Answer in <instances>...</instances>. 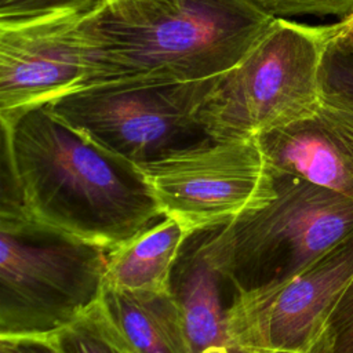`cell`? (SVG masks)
Masks as SVG:
<instances>
[{"mask_svg": "<svg viewBox=\"0 0 353 353\" xmlns=\"http://www.w3.org/2000/svg\"><path fill=\"white\" fill-rule=\"evenodd\" d=\"M52 336L63 353H135L98 302Z\"/></svg>", "mask_w": 353, "mask_h": 353, "instance_id": "15", "label": "cell"}, {"mask_svg": "<svg viewBox=\"0 0 353 353\" xmlns=\"http://www.w3.org/2000/svg\"><path fill=\"white\" fill-rule=\"evenodd\" d=\"M353 279V230L288 281L233 294L229 335L241 353H309L328 314Z\"/></svg>", "mask_w": 353, "mask_h": 353, "instance_id": "8", "label": "cell"}, {"mask_svg": "<svg viewBox=\"0 0 353 353\" xmlns=\"http://www.w3.org/2000/svg\"><path fill=\"white\" fill-rule=\"evenodd\" d=\"M309 353H353V279L328 314Z\"/></svg>", "mask_w": 353, "mask_h": 353, "instance_id": "16", "label": "cell"}, {"mask_svg": "<svg viewBox=\"0 0 353 353\" xmlns=\"http://www.w3.org/2000/svg\"><path fill=\"white\" fill-rule=\"evenodd\" d=\"M274 171L306 179L353 200V116L321 102L299 120L256 137Z\"/></svg>", "mask_w": 353, "mask_h": 353, "instance_id": "10", "label": "cell"}, {"mask_svg": "<svg viewBox=\"0 0 353 353\" xmlns=\"http://www.w3.org/2000/svg\"><path fill=\"white\" fill-rule=\"evenodd\" d=\"M137 165L163 214L192 236L219 229L276 197V172L256 138L210 139Z\"/></svg>", "mask_w": 353, "mask_h": 353, "instance_id": "7", "label": "cell"}, {"mask_svg": "<svg viewBox=\"0 0 353 353\" xmlns=\"http://www.w3.org/2000/svg\"><path fill=\"white\" fill-rule=\"evenodd\" d=\"M261 353H299V352H292V350H269V352H261Z\"/></svg>", "mask_w": 353, "mask_h": 353, "instance_id": "21", "label": "cell"}, {"mask_svg": "<svg viewBox=\"0 0 353 353\" xmlns=\"http://www.w3.org/2000/svg\"><path fill=\"white\" fill-rule=\"evenodd\" d=\"M109 252L30 218H0V336L52 335L85 313Z\"/></svg>", "mask_w": 353, "mask_h": 353, "instance_id": "5", "label": "cell"}, {"mask_svg": "<svg viewBox=\"0 0 353 353\" xmlns=\"http://www.w3.org/2000/svg\"><path fill=\"white\" fill-rule=\"evenodd\" d=\"M273 19L250 0L98 1L77 22L83 87L215 77L237 63Z\"/></svg>", "mask_w": 353, "mask_h": 353, "instance_id": "2", "label": "cell"}, {"mask_svg": "<svg viewBox=\"0 0 353 353\" xmlns=\"http://www.w3.org/2000/svg\"><path fill=\"white\" fill-rule=\"evenodd\" d=\"M225 279L204 255L199 233L178 258L171 277V294L178 305L189 353H241L228 330L232 295Z\"/></svg>", "mask_w": 353, "mask_h": 353, "instance_id": "11", "label": "cell"}, {"mask_svg": "<svg viewBox=\"0 0 353 353\" xmlns=\"http://www.w3.org/2000/svg\"><path fill=\"white\" fill-rule=\"evenodd\" d=\"M192 234L164 216L121 245L110 250L105 284L134 294H165L178 258Z\"/></svg>", "mask_w": 353, "mask_h": 353, "instance_id": "12", "label": "cell"}, {"mask_svg": "<svg viewBox=\"0 0 353 353\" xmlns=\"http://www.w3.org/2000/svg\"><path fill=\"white\" fill-rule=\"evenodd\" d=\"M346 33L353 39V17L347 21V28H346Z\"/></svg>", "mask_w": 353, "mask_h": 353, "instance_id": "20", "label": "cell"}, {"mask_svg": "<svg viewBox=\"0 0 353 353\" xmlns=\"http://www.w3.org/2000/svg\"><path fill=\"white\" fill-rule=\"evenodd\" d=\"M347 21L328 40L319 70L321 102L353 116V39L346 33Z\"/></svg>", "mask_w": 353, "mask_h": 353, "instance_id": "14", "label": "cell"}, {"mask_svg": "<svg viewBox=\"0 0 353 353\" xmlns=\"http://www.w3.org/2000/svg\"><path fill=\"white\" fill-rule=\"evenodd\" d=\"M0 124L1 152L32 221L113 250L165 216L137 164L72 128L47 103Z\"/></svg>", "mask_w": 353, "mask_h": 353, "instance_id": "1", "label": "cell"}, {"mask_svg": "<svg viewBox=\"0 0 353 353\" xmlns=\"http://www.w3.org/2000/svg\"><path fill=\"white\" fill-rule=\"evenodd\" d=\"M98 1H103V0H98ZM98 1H97V3H98Z\"/></svg>", "mask_w": 353, "mask_h": 353, "instance_id": "22", "label": "cell"}, {"mask_svg": "<svg viewBox=\"0 0 353 353\" xmlns=\"http://www.w3.org/2000/svg\"><path fill=\"white\" fill-rule=\"evenodd\" d=\"M276 172V197L215 230L200 247L233 294L283 284L353 230V200Z\"/></svg>", "mask_w": 353, "mask_h": 353, "instance_id": "3", "label": "cell"}, {"mask_svg": "<svg viewBox=\"0 0 353 353\" xmlns=\"http://www.w3.org/2000/svg\"><path fill=\"white\" fill-rule=\"evenodd\" d=\"M0 353H63L52 335L0 336Z\"/></svg>", "mask_w": 353, "mask_h": 353, "instance_id": "19", "label": "cell"}, {"mask_svg": "<svg viewBox=\"0 0 353 353\" xmlns=\"http://www.w3.org/2000/svg\"><path fill=\"white\" fill-rule=\"evenodd\" d=\"M343 21L310 26L274 18L230 69L218 74L196 117L214 141L252 139L314 113L319 70L328 40Z\"/></svg>", "mask_w": 353, "mask_h": 353, "instance_id": "4", "label": "cell"}, {"mask_svg": "<svg viewBox=\"0 0 353 353\" xmlns=\"http://www.w3.org/2000/svg\"><path fill=\"white\" fill-rule=\"evenodd\" d=\"M215 77L94 84L66 92L47 106L101 148L142 164L211 139L196 112Z\"/></svg>", "mask_w": 353, "mask_h": 353, "instance_id": "6", "label": "cell"}, {"mask_svg": "<svg viewBox=\"0 0 353 353\" xmlns=\"http://www.w3.org/2000/svg\"><path fill=\"white\" fill-rule=\"evenodd\" d=\"M80 15L61 12L0 23V120L84 85Z\"/></svg>", "mask_w": 353, "mask_h": 353, "instance_id": "9", "label": "cell"}, {"mask_svg": "<svg viewBox=\"0 0 353 353\" xmlns=\"http://www.w3.org/2000/svg\"><path fill=\"white\" fill-rule=\"evenodd\" d=\"M272 18L301 15L335 17L346 21L353 17V0H250Z\"/></svg>", "mask_w": 353, "mask_h": 353, "instance_id": "17", "label": "cell"}, {"mask_svg": "<svg viewBox=\"0 0 353 353\" xmlns=\"http://www.w3.org/2000/svg\"><path fill=\"white\" fill-rule=\"evenodd\" d=\"M98 303L135 353H189L171 291L134 294L103 283Z\"/></svg>", "mask_w": 353, "mask_h": 353, "instance_id": "13", "label": "cell"}, {"mask_svg": "<svg viewBox=\"0 0 353 353\" xmlns=\"http://www.w3.org/2000/svg\"><path fill=\"white\" fill-rule=\"evenodd\" d=\"M98 0H0V23L21 22L61 12L84 14Z\"/></svg>", "mask_w": 353, "mask_h": 353, "instance_id": "18", "label": "cell"}]
</instances>
